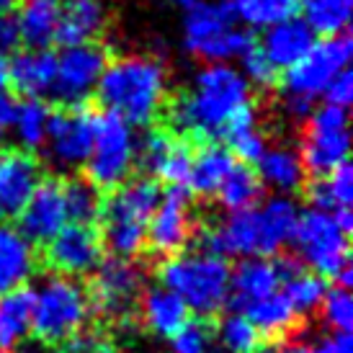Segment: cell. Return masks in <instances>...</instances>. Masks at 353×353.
I'll return each instance as SVG.
<instances>
[{
  "mask_svg": "<svg viewBox=\"0 0 353 353\" xmlns=\"http://www.w3.org/2000/svg\"><path fill=\"white\" fill-rule=\"evenodd\" d=\"M250 117H255L250 83L230 62L204 65L191 88L170 106L173 127L199 139H225L230 129Z\"/></svg>",
  "mask_w": 353,
  "mask_h": 353,
  "instance_id": "obj_1",
  "label": "cell"
},
{
  "mask_svg": "<svg viewBox=\"0 0 353 353\" xmlns=\"http://www.w3.org/2000/svg\"><path fill=\"white\" fill-rule=\"evenodd\" d=\"M299 209L289 196H271L245 212H232L204 232V250L219 258H268L292 243Z\"/></svg>",
  "mask_w": 353,
  "mask_h": 353,
  "instance_id": "obj_2",
  "label": "cell"
},
{
  "mask_svg": "<svg viewBox=\"0 0 353 353\" xmlns=\"http://www.w3.org/2000/svg\"><path fill=\"white\" fill-rule=\"evenodd\" d=\"M165 65L155 57L132 54L108 62L99 80L96 96L106 114L119 117L129 127H145L160 114L165 103Z\"/></svg>",
  "mask_w": 353,
  "mask_h": 353,
  "instance_id": "obj_3",
  "label": "cell"
},
{
  "mask_svg": "<svg viewBox=\"0 0 353 353\" xmlns=\"http://www.w3.org/2000/svg\"><path fill=\"white\" fill-rule=\"evenodd\" d=\"M160 186L152 178L127 181L101 206V225L103 240L114 258L132 261L134 255L148 245V225L150 216L160 201Z\"/></svg>",
  "mask_w": 353,
  "mask_h": 353,
  "instance_id": "obj_4",
  "label": "cell"
},
{
  "mask_svg": "<svg viewBox=\"0 0 353 353\" xmlns=\"http://www.w3.org/2000/svg\"><path fill=\"white\" fill-rule=\"evenodd\" d=\"M230 265L206 250L170 255L160 265V286L186 304L188 312L214 314L230 302Z\"/></svg>",
  "mask_w": 353,
  "mask_h": 353,
  "instance_id": "obj_5",
  "label": "cell"
},
{
  "mask_svg": "<svg viewBox=\"0 0 353 353\" xmlns=\"http://www.w3.org/2000/svg\"><path fill=\"white\" fill-rule=\"evenodd\" d=\"M90 317L85 289L68 276H47L31 292V330L47 343H62L80 333Z\"/></svg>",
  "mask_w": 353,
  "mask_h": 353,
  "instance_id": "obj_6",
  "label": "cell"
},
{
  "mask_svg": "<svg viewBox=\"0 0 353 353\" xmlns=\"http://www.w3.org/2000/svg\"><path fill=\"white\" fill-rule=\"evenodd\" d=\"M183 37L186 50L206 59V65L240 59V54L253 44V39L240 29L230 0L199 3L186 10Z\"/></svg>",
  "mask_w": 353,
  "mask_h": 353,
  "instance_id": "obj_7",
  "label": "cell"
},
{
  "mask_svg": "<svg viewBox=\"0 0 353 353\" xmlns=\"http://www.w3.org/2000/svg\"><path fill=\"white\" fill-rule=\"evenodd\" d=\"M294 245L299 250L302 263L317 276H333L341 279L345 271H351L348 255V232L338 225L333 212L310 209L299 214L294 230Z\"/></svg>",
  "mask_w": 353,
  "mask_h": 353,
  "instance_id": "obj_8",
  "label": "cell"
},
{
  "mask_svg": "<svg viewBox=\"0 0 353 353\" xmlns=\"http://www.w3.org/2000/svg\"><path fill=\"white\" fill-rule=\"evenodd\" d=\"M139 142L134 137V127L119 117L103 114L96 119V137L93 150L85 168H88V181L99 188H119L127 183L132 170L137 165Z\"/></svg>",
  "mask_w": 353,
  "mask_h": 353,
  "instance_id": "obj_9",
  "label": "cell"
},
{
  "mask_svg": "<svg viewBox=\"0 0 353 353\" xmlns=\"http://www.w3.org/2000/svg\"><path fill=\"white\" fill-rule=\"evenodd\" d=\"M351 54H353V41L348 34L325 37V39L314 41L312 47H310V52L296 62L294 68L286 70L284 99L314 103V99L323 96L325 88L343 70H348Z\"/></svg>",
  "mask_w": 353,
  "mask_h": 353,
  "instance_id": "obj_10",
  "label": "cell"
},
{
  "mask_svg": "<svg viewBox=\"0 0 353 353\" xmlns=\"http://www.w3.org/2000/svg\"><path fill=\"white\" fill-rule=\"evenodd\" d=\"M348 152H351L348 108H338L330 103L312 108V114L307 117V129L299 150L304 173H312L317 178L325 176L348 163Z\"/></svg>",
  "mask_w": 353,
  "mask_h": 353,
  "instance_id": "obj_11",
  "label": "cell"
},
{
  "mask_svg": "<svg viewBox=\"0 0 353 353\" xmlns=\"http://www.w3.org/2000/svg\"><path fill=\"white\" fill-rule=\"evenodd\" d=\"M96 114L85 106H68L65 111L52 114L47 129V157L59 170L85 168L96 137Z\"/></svg>",
  "mask_w": 353,
  "mask_h": 353,
  "instance_id": "obj_12",
  "label": "cell"
},
{
  "mask_svg": "<svg viewBox=\"0 0 353 353\" xmlns=\"http://www.w3.org/2000/svg\"><path fill=\"white\" fill-rule=\"evenodd\" d=\"M142 271L139 265L124 258H108L101 261L93 279V292H90V307H96L103 317L127 323L134 314L142 296Z\"/></svg>",
  "mask_w": 353,
  "mask_h": 353,
  "instance_id": "obj_13",
  "label": "cell"
},
{
  "mask_svg": "<svg viewBox=\"0 0 353 353\" xmlns=\"http://www.w3.org/2000/svg\"><path fill=\"white\" fill-rule=\"evenodd\" d=\"M108 65V54L99 44H78L65 47L57 57L54 88L52 93L68 106H85V101L96 93L99 80Z\"/></svg>",
  "mask_w": 353,
  "mask_h": 353,
  "instance_id": "obj_14",
  "label": "cell"
},
{
  "mask_svg": "<svg viewBox=\"0 0 353 353\" xmlns=\"http://www.w3.org/2000/svg\"><path fill=\"white\" fill-rule=\"evenodd\" d=\"M194 235V212L191 194L183 186H170L160 194L155 212L148 225V245L157 255H178Z\"/></svg>",
  "mask_w": 353,
  "mask_h": 353,
  "instance_id": "obj_15",
  "label": "cell"
},
{
  "mask_svg": "<svg viewBox=\"0 0 353 353\" xmlns=\"http://www.w3.org/2000/svg\"><path fill=\"white\" fill-rule=\"evenodd\" d=\"M103 261V243L90 225H68L47 243V263L57 276H88Z\"/></svg>",
  "mask_w": 353,
  "mask_h": 353,
  "instance_id": "obj_16",
  "label": "cell"
},
{
  "mask_svg": "<svg viewBox=\"0 0 353 353\" xmlns=\"http://www.w3.org/2000/svg\"><path fill=\"white\" fill-rule=\"evenodd\" d=\"M19 230L31 243H50L70 225L65 186L59 181H41L19 214Z\"/></svg>",
  "mask_w": 353,
  "mask_h": 353,
  "instance_id": "obj_17",
  "label": "cell"
},
{
  "mask_svg": "<svg viewBox=\"0 0 353 353\" xmlns=\"http://www.w3.org/2000/svg\"><path fill=\"white\" fill-rule=\"evenodd\" d=\"M41 183V165L26 150L0 152V222L21 214Z\"/></svg>",
  "mask_w": 353,
  "mask_h": 353,
  "instance_id": "obj_18",
  "label": "cell"
},
{
  "mask_svg": "<svg viewBox=\"0 0 353 353\" xmlns=\"http://www.w3.org/2000/svg\"><path fill=\"white\" fill-rule=\"evenodd\" d=\"M137 157H142V163L157 181H165L168 186H186L194 150L186 139H178L168 132H152L145 137Z\"/></svg>",
  "mask_w": 353,
  "mask_h": 353,
  "instance_id": "obj_19",
  "label": "cell"
},
{
  "mask_svg": "<svg viewBox=\"0 0 353 353\" xmlns=\"http://www.w3.org/2000/svg\"><path fill=\"white\" fill-rule=\"evenodd\" d=\"M37 271V250L19 227L0 222V296L23 289Z\"/></svg>",
  "mask_w": 353,
  "mask_h": 353,
  "instance_id": "obj_20",
  "label": "cell"
},
{
  "mask_svg": "<svg viewBox=\"0 0 353 353\" xmlns=\"http://www.w3.org/2000/svg\"><path fill=\"white\" fill-rule=\"evenodd\" d=\"M57 54L50 50L16 52L8 62V80L23 99H41L54 88Z\"/></svg>",
  "mask_w": 353,
  "mask_h": 353,
  "instance_id": "obj_21",
  "label": "cell"
},
{
  "mask_svg": "<svg viewBox=\"0 0 353 353\" xmlns=\"http://www.w3.org/2000/svg\"><path fill=\"white\" fill-rule=\"evenodd\" d=\"M106 23V8L101 0H65L59 8L57 37L62 47L90 44Z\"/></svg>",
  "mask_w": 353,
  "mask_h": 353,
  "instance_id": "obj_22",
  "label": "cell"
},
{
  "mask_svg": "<svg viewBox=\"0 0 353 353\" xmlns=\"http://www.w3.org/2000/svg\"><path fill=\"white\" fill-rule=\"evenodd\" d=\"M281 289V268L265 258H245L230 276V299L237 310Z\"/></svg>",
  "mask_w": 353,
  "mask_h": 353,
  "instance_id": "obj_23",
  "label": "cell"
},
{
  "mask_svg": "<svg viewBox=\"0 0 353 353\" xmlns=\"http://www.w3.org/2000/svg\"><path fill=\"white\" fill-rule=\"evenodd\" d=\"M314 41L317 39L312 31L307 29V23L302 19H292L265 29L261 50L276 70H289L310 52Z\"/></svg>",
  "mask_w": 353,
  "mask_h": 353,
  "instance_id": "obj_24",
  "label": "cell"
},
{
  "mask_svg": "<svg viewBox=\"0 0 353 353\" xmlns=\"http://www.w3.org/2000/svg\"><path fill=\"white\" fill-rule=\"evenodd\" d=\"M139 312L148 325L150 333L160 338H173V335L188 323V310L173 292L165 286H152L139 296Z\"/></svg>",
  "mask_w": 353,
  "mask_h": 353,
  "instance_id": "obj_25",
  "label": "cell"
},
{
  "mask_svg": "<svg viewBox=\"0 0 353 353\" xmlns=\"http://www.w3.org/2000/svg\"><path fill=\"white\" fill-rule=\"evenodd\" d=\"M304 176L307 173L299 160V152L292 148H265L263 155L258 157V178L276 196H289L299 191Z\"/></svg>",
  "mask_w": 353,
  "mask_h": 353,
  "instance_id": "obj_26",
  "label": "cell"
},
{
  "mask_svg": "<svg viewBox=\"0 0 353 353\" xmlns=\"http://www.w3.org/2000/svg\"><path fill=\"white\" fill-rule=\"evenodd\" d=\"M59 8L62 0H19V26L21 41L31 50H47V44L54 41L59 23Z\"/></svg>",
  "mask_w": 353,
  "mask_h": 353,
  "instance_id": "obj_27",
  "label": "cell"
},
{
  "mask_svg": "<svg viewBox=\"0 0 353 353\" xmlns=\"http://www.w3.org/2000/svg\"><path fill=\"white\" fill-rule=\"evenodd\" d=\"M237 165V160L225 145L209 142L194 155L191 163V173H188V188L196 191L201 196H216L219 186L225 183V178L230 176V170Z\"/></svg>",
  "mask_w": 353,
  "mask_h": 353,
  "instance_id": "obj_28",
  "label": "cell"
},
{
  "mask_svg": "<svg viewBox=\"0 0 353 353\" xmlns=\"http://www.w3.org/2000/svg\"><path fill=\"white\" fill-rule=\"evenodd\" d=\"M279 268H281V292L286 302L292 304L296 317L320 310L325 292H327L323 276L304 271L299 268V263H292V261H279Z\"/></svg>",
  "mask_w": 353,
  "mask_h": 353,
  "instance_id": "obj_29",
  "label": "cell"
},
{
  "mask_svg": "<svg viewBox=\"0 0 353 353\" xmlns=\"http://www.w3.org/2000/svg\"><path fill=\"white\" fill-rule=\"evenodd\" d=\"M31 333V292L16 289L0 296V353H13Z\"/></svg>",
  "mask_w": 353,
  "mask_h": 353,
  "instance_id": "obj_30",
  "label": "cell"
},
{
  "mask_svg": "<svg viewBox=\"0 0 353 353\" xmlns=\"http://www.w3.org/2000/svg\"><path fill=\"white\" fill-rule=\"evenodd\" d=\"M240 314H243L261 335L289 333L296 325V312L292 310V304L286 302V296L281 289L274 292V294L263 296V299H258V302L245 304V307L240 310Z\"/></svg>",
  "mask_w": 353,
  "mask_h": 353,
  "instance_id": "obj_31",
  "label": "cell"
},
{
  "mask_svg": "<svg viewBox=\"0 0 353 353\" xmlns=\"http://www.w3.org/2000/svg\"><path fill=\"white\" fill-rule=\"evenodd\" d=\"M353 0H299V10L307 29L314 37H338L351 23Z\"/></svg>",
  "mask_w": 353,
  "mask_h": 353,
  "instance_id": "obj_32",
  "label": "cell"
},
{
  "mask_svg": "<svg viewBox=\"0 0 353 353\" xmlns=\"http://www.w3.org/2000/svg\"><path fill=\"white\" fill-rule=\"evenodd\" d=\"M237 23L250 29H271L276 23L296 19L299 0H230Z\"/></svg>",
  "mask_w": 353,
  "mask_h": 353,
  "instance_id": "obj_33",
  "label": "cell"
},
{
  "mask_svg": "<svg viewBox=\"0 0 353 353\" xmlns=\"http://www.w3.org/2000/svg\"><path fill=\"white\" fill-rule=\"evenodd\" d=\"M50 119H52V111L41 99H26L21 101V103H16L10 129H13L16 139L21 142V148L23 150L44 148Z\"/></svg>",
  "mask_w": 353,
  "mask_h": 353,
  "instance_id": "obj_34",
  "label": "cell"
},
{
  "mask_svg": "<svg viewBox=\"0 0 353 353\" xmlns=\"http://www.w3.org/2000/svg\"><path fill=\"white\" fill-rule=\"evenodd\" d=\"M310 201L314 209L323 212H338V209H351L353 201V170L348 163L338 165L335 170L325 173L310 186Z\"/></svg>",
  "mask_w": 353,
  "mask_h": 353,
  "instance_id": "obj_35",
  "label": "cell"
},
{
  "mask_svg": "<svg viewBox=\"0 0 353 353\" xmlns=\"http://www.w3.org/2000/svg\"><path fill=\"white\" fill-rule=\"evenodd\" d=\"M261 191H263V183L255 173L253 168L240 165L237 163L230 176L225 178V183L216 191V199L219 204L225 206L227 212H245V209H253L258 201H261Z\"/></svg>",
  "mask_w": 353,
  "mask_h": 353,
  "instance_id": "obj_36",
  "label": "cell"
},
{
  "mask_svg": "<svg viewBox=\"0 0 353 353\" xmlns=\"http://www.w3.org/2000/svg\"><path fill=\"white\" fill-rule=\"evenodd\" d=\"M219 353H261V333L240 312L227 314L214 335Z\"/></svg>",
  "mask_w": 353,
  "mask_h": 353,
  "instance_id": "obj_37",
  "label": "cell"
},
{
  "mask_svg": "<svg viewBox=\"0 0 353 353\" xmlns=\"http://www.w3.org/2000/svg\"><path fill=\"white\" fill-rule=\"evenodd\" d=\"M65 186V201H68V214L72 225H90L101 214V191L85 178H72Z\"/></svg>",
  "mask_w": 353,
  "mask_h": 353,
  "instance_id": "obj_38",
  "label": "cell"
},
{
  "mask_svg": "<svg viewBox=\"0 0 353 353\" xmlns=\"http://www.w3.org/2000/svg\"><path fill=\"white\" fill-rule=\"evenodd\" d=\"M225 139H227V150L232 152V157L243 160V163H258V157L265 152V137L263 132L258 129L255 117L235 124V127L227 132Z\"/></svg>",
  "mask_w": 353,
  "mask_h": 353,
  "instance_id": "obj_39",
  "label": "cell"
},
{
  "mask_svg": "<svg viewBox=\"0 0 353 353\" xmlns=\"http://www.w3.org/2000/svg\"><path fill=\"white\" fill-rule=\"evenodd\" d=\"M323 310L325 325L333 333H351L353 327V299L348 294V289L343 286H333L325 292V299L320 304Z\"/></svg>",
  "mask_w": 353,
  "mask_h": 353,
  "instance_id": "obj_40",
  "label": "cell"
},
{
  "mask_svg": "<svg viewBox=\"0 0 353 353\" xmlns=\"http://www.w3.org/2000/svg\"><path fill=\"white\" fill-rule=\"evenodd\" d=\"M276 72L279 70L268 62L261 47L250 44L243 54H240V75L250 83V85H261V88H271L276 83Z\"/></svg>",
  "mask_w": 353,
  "mask_h": 353,
  "instance_id": "obj_41",
  "label": "cell"
},
{
  "mask_svg": "<svg viewBox=\"0 0 353 353\" xmlns=\"http://www.w3.org/2000/svg\"><path fill=\"white\" fill-rule=\"evenodd\" d=\"M170 341H173V353H209V348H212V330L204 323L188 320Z\"/></svg>",
  "mask_w": 353,
  "mask_h": 353,
  "instance_id": "obj_42",
  "label": "cell"
},
{
  "mask_svg": "<svg viewBox=\"0 0 353 353\" xmlns=\"http://www.w3.org/2000/svg\"><path fill=\"white\" fill-rule=\"evenodd\" d=\"M59 353H119L117 343L99 330H80L72 338L62 341Z\"/></svg>",
  "mask_w": 353,
  "mask_h": 353,
  "instance_id": "obj_43",
  "label": "cell"
},
{
  "mask_svg": "<svg viewBox=\"0 0 353 353\" xmlns=\"http://www.w3.org/2000/svg\"><path fill=\"white\" fill-rule=\"evenodd\" d=\"M325 103H330V106H338V108H348L353 101V75L351 70H343L338 78L325 88Z\"/></svg>",
  "mask_w": 353,
  "mask_h": 353,
  "instance_id": "obj_44",
  "label": "cell"
},
{
  "mask_svg": "<svg viewBox=\"0 0 353 353\" xmlns=\"http://www.w3.org/2000/svg\"><path fill=\"white\" fill-rule=\"evenodd\" d=\"M21 47V34L16 26V19L10 16H0V59H6L8 54H16Z\"/></svg>",
  "mask_w": 353,
  "mask_h": 353,
  "instance_id": "obj_45",
  "label": "cell"
},
{
  "mask_svg": "<svg viewBox=\"0 0 353 353\" xmlns=\"http://www.w3.org/2000/svg\"><path fill=\"white\" fill-rule=\"evenodd\" d=\"M8 62L0 59V129H10V121H13V111H16V103L10 101L8 96Z\"/></svg>",
  "mask_w": 353,
  "mask_h": 353,
  "instance_id": "obj_46",
  "label": "cell"
},
{
  "mask_svg": "<svg viewBox=\"0 0 353 353\" xmlns=\"http://www.w3.org/2000/svg\"><path fill=\"white\" fill-rule=\"evenodd\" d=\"M317 345H320V351L323 353H353L351 333H330Z\"/></svg>",
  "mask_w": 353,
  "mask_h": 353,
  "instance_id": "obj_47",
  "label": "cell"
},
{
  "mask_svg": "<svg viewBox=\"0 0 353 353\" xmlns=\"http://www.w3.org/2000/svg\"><path fill=\"white\" fill-rule=\"evenodd\" d=\"M276 353H323V351H320V345H314V343H307V341H294V343L281 345Z\"/></svg>",
  "mask_w": 353,
  "mask_h": 353,
  "instance_id": "obj_48",
  "label": "cell"
},
{
  "mask_svg": "<svg viewBox=\"0 0 353 353\" xmlns=\"http://www.w3.org/2000/svg\"><path fill=\"white\" fill-rule=\"evenodd\" d=\"M19 0H0V16H8V10L16 6Z\"/></svg>",
  "mask_w": 353,
  "mask_h": 353,
  "instance_id": "obj_49",
  "label": "cell"
},
{
  "mask_svg": "<svg viewBox=\"0 0 353 353\" xmlns=\"http://www.w3.org/2000/svg\"><path fill=\"white\" fill-rule=\"evenodd\" d=\"M173 3H176V6H181L183 10H191L194 6H199V0H173Z\"/></svg>",
  "mask_w": 353,
  "mask_h": 353,
  "instance_id": "obj_50",
  "label": "cell"
}]
</instances>
